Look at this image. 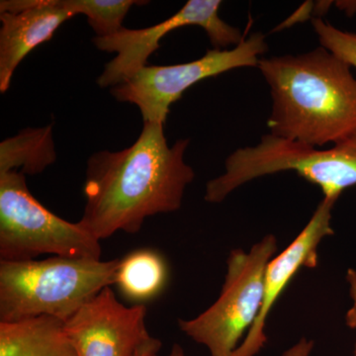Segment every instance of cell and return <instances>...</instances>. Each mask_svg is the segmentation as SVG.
Wrapping results in <instances>:
<instances>
[{"instance_id":"16","label":"cell","mask_w":356,"mask_h":356,"mask_svg":"<svg viewBox=\"0 0 356 356\" xmlns=\"http://www.w3.org/2000/svg\"><path fill=\"white\" fill-rule=\"evenodd\" d=\"M314 31L317 34L321 47L334 54L339 60H343L356 69V34L343 31L325 22L322 18L312 20Z\"/></svg>"},{"instance_id":"14","label":"cell","mask_w":356,"mask_h":356,"mask_svg":"<svg viewBox=\"0 0 356 356\" xmlns=\"http://www.w3.org/2000/svg\"><path fill=\"white\" fill-rule=\"evenodd\" d=\"M168 268L165 259L153 250H137L120 259L114 284L134 301L156 297L165 287Z\"/></svg>"},{"instance_id":"8","label":"cell","mask_w":356,"mask_h":356,"mask_svg":"<svg viewBox=\"0 0 356 356\" xmlns=\"http://www.w3.org/2000/svg\"><path fill=\"white\" fill-rule=\"evenodd\" d=\"M221 6L220 0H189L177 13L151 27H123L110 36L95 37L92 41L98 50L116 54L113 60L105 65L98 77V86L112 88L127 81L147 65V60L158 50L163 37L186 26H198L205 30L213 49L227 50L233 44L238 46L245 37L238 28L220 17Z\"/></svg>"},{"instance_id":"21","label":"cell","mask_w":356,"mask_h":356,"mask_svg":"<svg viewBox=\"0 0 356 356\" xmlns=\"http://www.w3.org/2000/svg\"><path fill=\"white\" fill-rule=\"evenodd\" d=\"M336 6L348 15L351 16L356 13V1H337Z\"/></svg>"},{"instance_id":"7","label":"cell","mask_w":356,"mask_h":356,"mask_svg":"<svg viewBox=\"0 0 356 356\" xmlns=\"http://www.w3.org/2000/svg\"><path fill=\"white\" fill-rule=\"evenodd\" d=\"M268 50L266 36L252 33L238 46L208 50L202 58L185 64L146 65L127 81L110 89L115 99L132 103L144 122L165 125L170 106L194 84L241 67H257Z\"/></svg>"},{"instance_id":"20","label":"cell","mask_w":356,"mask_h":356,"mask_svg":"<svg viewBox=\"0 0 356 356\" xmlns=\"http://www.w3.org/2000/svg\"><path fill=\"white\" fill-rule=\"evenodd\" d=\"M161 348V341L156 337H151L143 344L136 353L135 356H152L158 355Z\"/></svg>"},{"instance_id":"22","label":"cell","mask_w":356,"mask_h":356,"mask_svg":"<svg viewBox=\"0 0 356 356\" xmlns=\"http://www.w3.org/2000/svg\"><path fill=\"white\" fill-rule=\"evenodd\" d=\"M152 356H159L158 355H154ZM168 356H185L184 351L182 350L181 346L179 344H175L172 346V351Z\"/></svg>"},{"instance_id":"15","label":"cell","mask_w":356,"mask_h":356,"mask_svg":"<svg viewBox=\"0 0 356 356\" xmlns=\"http://www.w3.org/2000/svg\"><path fill=\"white\" fill-rule=\"evenodd\" d=\"M65 8L74 14H83L96 37H107L120 31L123 21L134 6L147 1L138 0H63Z\"/></svg>"},{"instance_id":"12","label":"cell","mask_w":356,"mask_h":356,"mask_svg":"<svg viewBox=\"0 0 356 356\" xmlns=\"http://www.w3.org/2000/svg\"><path fill=\"white\" fill-rule=\"evenodd\" d=\"M0 356H77L65 321L38 316L0 322Z\"/></svg>"},{"instance_id":"19","label":"cell","mask_w":356,"mask_h":356,"mask_svg":"<svg viewBox=\"0 0 356 356\" xmlns=\"http://www.w3.org/2000/svg\"><path fill=\"white\" fill-rule=\"evenodd\" d=\"M314 348V341L302 337L298 343L283 353L282 356H310Z\"/></svg>"},{"instance_id":"9","label":"cell","mask_w":356,"mask_h":356,"mask_svg":"<svg viewBox=\"0 0 356 356\" xmlns=\"http://www.w3.org/2000/svg\"><path fill=\"white\" fill-rule=\"evenodd\" d=\"M144 305L125 306L106 287L65 321L77 356H135L151 337Z\"/></svg>"},{"instance_id":"6","label":"cell","mask_w":356,"mask_h":356,"mask_svg":"<svg viewBox=\"0 0 356 356\" xmlns=\"http://www.w3.org/2000/svg\"><path fill=\"white\" fill-rule=\"evenodd\" d=\"M277 250L270 234L250 250H233L227 259L221 293L215 303L191 320H178L180 331L209 350L211 356H232L261 311L267 264Z\"/></svg>"},{"instance_id":"5","label":"cell","mask_w":356,"mask_h":356,"mask_svg":"<svg viewBox=\"0 0 356 356\" xmlns=\"http://www.w3.org/2000/svg\"><path fill=\"white\" fill-rule=\"evenodd\" d=\"M100 242L81 222L42 205L23 173H0V261H32L44 254L102 259Z\"/></svg>"},{"instance_id":"23","label":"cell","mask_w":356,"mask_h":356,"mask_svg":"<svg viewBox=\"0 0 356 356\" xmlns=\"http://www.w3.org/2000/svg\"><path fill=\"white\" fill-rule=\"evenodd\" d=\"M355 356H356V346H355Z\"/></svg>"},{"instance_id":"18","label":"cell","mask_w":356,"mask_h":356,"mask_svg":"<svg viewBox=\"0 0 356 356\" xmlns=\"http://www.w3.org/2000/svg\"><path fill=\"white\" fill-rule=\"evenodd\" d=\"M346 280L350 284L353 306L346 315V323L350 329H356V269L350 268L346 273Z\"/></svg>"},{"instance_id":"17","label":"cell","mask_w":356,"mask_h":356,"mask_svg":"<svg viewBox=\"0 0 356 356\" xmlns=\"http://www.w3.org/2000/svg\"><path fill=\"white\" fill-rule=\"evenodd\" d=\"M314 4L313 1H307L303 6L299 7L294 13L290 16L289 18H287L284 22L281 23V24L278 25L275 29H273V33L281 31V30L286 29V28H289L290 26L297 24V23L304 22V21H307L309 19H314Z\"/></svg>"},{"instance_id":"11","label":"cell","mask_w":356,"mask_h":356,"mask_svg":"<svg viewBox=\"0 0 356 356\" xmlns=\"http://www.w3.org/2000/svg\"><path fill=\"white\" fill-rule=\"evenodd\" d=\"M74 17L63 0L0 1V92L8 90L14 72L28 54L50 41Z\"/></svg>"},{"instance_id":"1","label":"cell","mask_w":356,"mask_h":356,"mask_svg":"<svg viewBox=\"0 0 356 356\" xmlns=\"http://www.w3.org/2000/svg\"><path fill=\"white\" fill-rule=\"evenodd\" d=\"M163 124L144 122L136 142L120 152L100 151L88 161L79 222L99 241L137 234L154 215L180 209L195 172L184 161L191 140L170 146Z\"/></svg>"},{"instance_id":"4","label":"cell","mask_w":356,"mask_h":356,"mask_svg":"<svg viewBox=\"0 0 356 356\" xmlns=\"http://www.w3.org/2000/svg\"><path fill=\"white\" fill-rule=\"evenodd\" d=\"M283 172L298 173L320 187L324 198L337 201L346 189L356 185V134L330 147L266 134L255 146L240 147L229 154L225 172L206 185L204 199L221 203L243 184Z\"/></svg>"},{"instance_id":"2","label":"cell","mask_w":356,"mask_h":356,"mask_svg":"<svg viewBox=\"0 0 356 356\" xmlns=\"http://www.w3.org/2000/svg\"><path fill=\"white\" fill-rule=\"evenodd\" d=\"M257 69L270 88L271 135L325 147L356 134V79L327 49L261 58Z\"/></svg>"},{"instance_id":"13","label":"cell","mask_w":356,"mask_h":356,"mask_svg":"<svg viewBox=\"0 0 356 356\" xmlns=\"http://www.w3.org/2000/svg\"><path fill=\"white\" fill-rule=\"evenodd\" d=\"M56 159L51 124L42 128L24 129L0 144V173L39 175Z\"/></svg>"},{"instance_id":"10","label":"cell","mask_w":356,"mask_h":356,"mask_svg":"<svg viewBox=\"0 0 356 356\" xmlns=\"http://www.w3.org/2000/svg\"><path fill=\"white\" fill-rule=\"evenodd\" d=\"M336 202L332 199L323 198L299 235L267 264L261 313L232 356H255L266 346L267 320L273 307L302 268H315L318 266V248L321 243L334 234L332 213Z\"/></svg>"},{"instance_id":"3","label":"cell","mask_w":356,"mask_h":356,"mask_svg":"<svg viewBox=\"0 0 356 356\" xmlns=\"http://www.w3.org/2000/svg\"><path fill=\"white\" fill-rule=\"evenodd\" d=\"M120 259L51 257L0 261V322L51 316L69 320L115 282Z\"/></svg>"}]
</instances>
